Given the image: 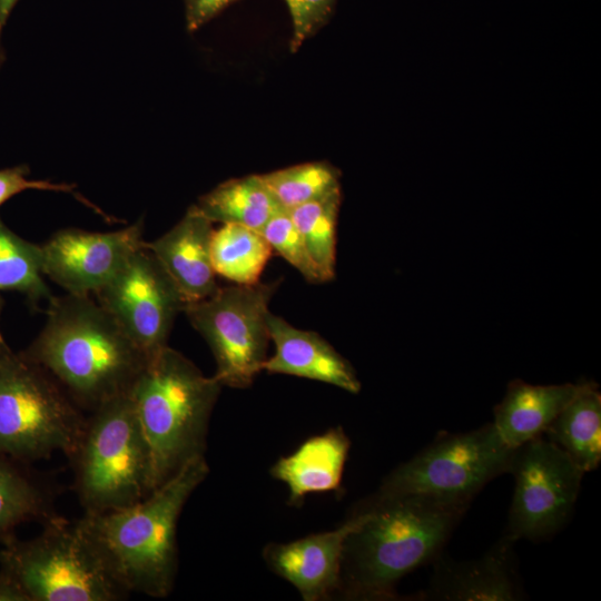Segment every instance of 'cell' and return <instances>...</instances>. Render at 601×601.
Here are the masks:
<instances>
[{
	"instance_id": "1",
	"label": "cell",
	"mask_w": 601,
	"mask_h": 601,
	"mask_svg": "<svg viewBox=\"0 0 601 601\" xmlns=\"http://www.w3.org/2000/svg\"><path fill=\"white\" fill-rule=\"evenodd\" d=\"M46 323L21 354L45 370L75 404L90 413L128 394L146 354L89 295L53 296Z\"/></svg>"
},
{
	"instance_id": "2",
	"label": "cell",
	"mask_w": 601,
	"mask_h": 601,
	"mask_svg": "<svg viewBox=\"0 0 601 601\" xmlns=\"http://www.w3.org/2000/svg\"><path fill=\"white\" fill-rule=\"evenodd\" d=\"M358 508L364 516L345 540L335 597L392 600L397 581L436 558L469 504L373 495Z\"/></svg>"
},
{
	"instance_id": "3",
	"label": "cell",
	"mask_w": 601,
	"mask_h": 601,
	"mask_svg": "<svg viewBox=\"0 0 601 601\" xmlns=\"http://www.w3.org/2000/svg\"><path fill=\"white\" fill-rule=\"evenodd\" d=\"M208 474L205 455L198 456L142 500L78 519L111 575L128 593L151 598L170 594L178 569V520Z\"/></svg>"
},
{
	"instance_id": "4",
	"label": "cell",
	"mask_w": 601,
	"mask_h": 601,
	"mask_svg": "<svg viewBox=\"0 0 601 601\" xmlns=\"http://www.w3.org/2000/svg\"><path fill=\"white\" fill-rule=\"evenodd\" d=\"M221 387L168 345L147 357L130 397L149 449L154 490L205 455Z\"/></svg>"
},
{
	"instance_id": "5",
	"label": "cell",
	"mask_w": 601,
	"mask_h": 601,
	"mask_svg": "<svg viewBox=\"0 0 601 601\" xmlns=\"http://www.w3.org/2000/svg\"><path fill=\"white\" fill-rule=\"evenodd\" d=\"M68 459L86 514L126 508L154 491L149 449L130 392L88 413Z\"/></svg>"
},
{
	"instance_id": "6",
	"label": "cell",
	"mask_w": 601,
	"mask_h": 601,
	"mask_svg": "<svg viewBox=\"0 0 601 601\" xmlns=\"http://www.w3.org/2000/svg\"><path fill=\"white\" fill-rule=\"evenodd\" d=\"M29 540L12 533L0 540V570L27 601H118L129 593L115 580L80 528L53 515Z\"/></svg>"
},
{
	"instance_id": "7",
	"label": "cell",
	"mask_w": 601,
	"mask_h": 601,
	"mask_svg": "<svg viewBox=\"0 0 601 601\" xmlns=\"http://www.w3.org/2000/svg\"><path fill=\"white\" fill-rule=\"evenodd\" d=\"M2 298L0 296V317ZM86 416L40 366L16 353L0 328V455L21 463L76 449Z\"/></svg>"
},
{
	"instance_id": "8",
	"label": "cell",
	"mask_w": 601,
	"mask_h": 601,
	"mask_svg": "<svg viewBox=\"0 0 601 601\" xmlns=\"http://www.w3.org/2000/svg\"><path fill=\"white\" fill-rule=\"evenodd\" d=\"M515 451L492 423L446 434L390 472L374 496L425 495L470 505L489 482L510 473Z\"/></svg>"
},
{
	"instance_id": "9",
	"label": "cell",
	"mask_w": 601,
	"mask_h": 601,
	"mask_svg": "<svg viewBox=\"0 0 601 601\" xmlns=\"http://www.w3.org/2000/svg\"><path fill=\"white\" fill-rule=\"evenodd\" d=\"M279 280L218 287L207 298L184 307L193 327L207 342L215 378L233 388L249 387L263 371L270 342L267 316Z\"/></svg>"
},
{
	"instance_id": "10",
	"label": "cell",
	"mask_w": 601,
	"mask_h": 601,
	"mask_svg": "<svg viewBox=\"0 0 601 601\" xmlns=\"http://www.w3.org/2000/svg\"><path fill=\"white\" fill-rule=\"evenodd\" d=\"M510 473L515 487L505 535L534 541L560 530L572 513L584 472L541 435L516 449Z\"/></svg>"
},
{
	"instance_id": "11",
	"label": "cell",
	"mask_w": 601,
	"mask_h": 601,
	"mask_svg": "<svg viewBox=\"0 0 601 601\" xmlns=\"http://www.w3.org/2000/svg\"><path fill=\"white\" fill-rule=\"evenodd\" d=\"M96 296L147 357L167 346L174 322L186 304L173 278L145 245Z\"/></svg>"
},
{
	"instance_id": "12",
	"label": "cell",
	"mask_w": 601,
	"mask_h": 601,
	"mask_svg": "<svg viewBox=\"0 0 601 601\" xmlns=\"http://www.w3.org/2000/svg\"><path fill=\"white\" fill-rule=\"evenodd\" d=\"M144 220L115 231L65 228L41 245L43 273L68 294H96L144 246Z\"/></svg>"
},
{
	"instance_id": "13",
	"label": "cell",
	"mask_w": 601,
	"mask_h": 601,
	"mask_svg": "<svg viewBox=\"0 0 601 601\" xmlns=\"http://www.w3.org/2000/svg\"><path fill=\"white\" fill-rule=\"evenodd\" d=\"M363 516L364 512L357 508L334 530L286 543L270 542L263 548L264 562L273 573L289 582L304 601L328 600L338 590L345 540Z\"/></svg>"
},
{
	"instance_id": "14",
	"label": "cell",
	"mask_w": 601,
	"mask_h": 601,
	"mask_svg": "<svg viewBox=\"0 0 601 601\" xmlns=\"http://www.w3.org/2000/svg\"><path fill=\"white\" fill-rule=\"evenodd\" d=\"M504 535L481 559L455 562L437 560L431 583L422 600L515 601L522 599L512 546Z\"/></svg>"
},
{
	"instance_id": "15",
	"label": "cell",
	"mask_w": 601,
	"mask_h": 601,
	"mask_svg": "<svg viewBox=\"0 0 601 601\" xmlns=\"http://www.w3.org/2000/svg\"><path fill=\"white\" fill-rule=\"evenodd\" d=\"M213 223L196 205L166 234L144 245L160 262L185 303L198 302L219 287L211 263Z\"/></svg>"
},
{
	"instance_id": "16",
	"label": "cell",
	"mask_w": 601,
	"mask_h": 601,
	"mask_svg": "<svg viewBox=\"0 0 601 601\" xmlns=\"http://www.w3.org/2000/svg\"><path fill=\"white\" fill-rule=\"evenodd\" d=\"M267 325L275 353L267 357L263 371L323 382L352 394L361 391L352 364L319 334L296 328L272 313Z\"/></svg>"
},
{
	"instance_id": "17",
	"label": "cell",
	"mask_w": 601,
	"mask_h": 601,
	"mask_svg": "<svg viewBox=\"0 0 601 601\" xmlns=\"http://www.w3.org/2000/svg\"><path fill=\"white\" fill-rule=\"evenodd\" d=\"M349 447L345 431L335 426L308 437L293 453L279 457L269 473L286 484L288 503L300 506L307 494L339 489Z\"/></svg>"
},
{
	"instance_id": "18",
	"label": "cell",
	"mask_w": 601,
	"mask_h": 601,
	"mask_svg": "<svg viewBox=\"0 0 601 601\" xmlns=\"http://www.w3.org/2000/svg\"><path fill=\"white\" fill-rule=\"evenodd\" d=\"M578 384L531 385L514 380L495 407L493 425L505 445L518 449L543 435L548 426L572 400Z\"/></svg>"
},
{
	"instance_id": "19",
	"label": "cell",
	"mask_w": 601,
	"mask_h": 601,
	"mask_svg": "<svg viewBox=\"0 0 601 601\" xmlns=\"http://www.w3.org/2000/svg\"><path fill=\"white\" fill-rule=\"evenodd\" d=\"M585 473L601 461V394L594 382L579 383L572 400L543 433Z\"/></svg>"
},
{
	"instance_id": "20",
	"label": "cell",
	"mask_w": 601,
	"mask_h": 601,
	"mask_svg": "<svg viewBox=\"0 0 601 601\" xmlns=\"http://www.w3.org/2000/svg\"><path fill=\"white\" fill-rule=\"evenodd\" d=\"M195 205L211 223L237 224L258 231L284 209L262 175L224 181Z\"/></svg>"
},
{
	"instance_id": "21",
	"label": "cell",
	"mask_w": 601,
	"mask_h": 601,
	"mask_svg": "<svg viewBox=\"0 0 601 601\" xmlns=\"http://www.w3.org/2000/svg\"><path fill=\"white\" fill-rule=\"evenodd\" d=\"M51 490L21 462L0 455V538L24 522L56 515Z\"/></svg>"
},
{
	"instance_id": "22",
	"label": "cell",
	"mask_w": 601,
	"mask_h": 601,
	"mask_svg": "<svg viewBox=\"0 0 601 601\" xmlns=\"http://www.w3.org/2000/svg\"><path fill=\"white\" fill-rule=\"evenodd\" d=\"M272 250L260 231L242 225L223 224L211 235L210 255L216 275L237 285L258 283Z\"/></svg>"
},
{
	"instance_id": "23",
	"label": "cell",
	"mask_w": 601,
	"mask_h": 601,
	"mask_svg": "<svg viewBox=\"0 0 601 601\" xmlns=\"http://www.w3.org/2000/svg\"><path fill=\"white\" fill-rule=\"evenodd\" d=\"M45 276L41 245L18 236L0 218V293L18 292L38 309L53 298Z\"/></svg>"
},
{
	"instance_id": "24",
	"label": "cell",
	"mask_w": 601,
	"mask_h": 601,
	"mask_svg": "<svg viewBox=\"0 0 601 601\" xmlns=\"http://www.w3.org/2000/svg\"><path fill=\"white\" fill-rule=\"evenodd\" d=\"M339 203L341 190L287 210L325 282L335 276Z\"/></svg>"
},
{
	"instance_id": "25",
	"label": "cell",
	"mask_w": 601,
	"mask_h": 601,
	"mask_svg": "<svg viewBox=\"0 0 601 601\" xmlns=\"http://www.w3.org/2000/svg\"><path fill=\"white\" fill-rule=\"evenodd\" d=\"M262 178L286 210L339 190L337 169L322 161L290 166Z\"/></svg>"
},
{
	"instance_id": "26",
	"label": "cell",
	"mask_w": 601,
	"mask_h": 601,
	"mask_svg": "<svg viewBox=\"0 0 601 601\" xmlns=\"http://www.w3.org/2000/svg\"><path fill=\"white\" fill-rule=\"evenodd\" d=\"M264 235L272 249L295 267L309 283H324L323 275L312 259L304 239L292 220L288 211L276 213L263 227Z\"/></svg>"
},
{
	"instance_id": "27",
	"label": "cell",
	"mask_w": 601,
	"mask_h": 601,
	"mask_svg": "<svg viewBox=\"0 0 601 601\" xmlns=\"http://www.w3.org/2000/svg\"><path fill=\"white\" fill-rule=\"evenodd\" d=\"M285 1L293 23L290 49L295 51L326 22L335 0Z\"/></svg>"
},
{
	"instance_id": "28",
	"label": "cell",
	"mask_w": 601,
	"mask_h": 601,
	"mask_svg": "<svg viewBox=\"0 0 601 601\" xmlns=\"http://www.w3.org/2000/svg\"><path fill=\"white\" fill-rule=\"evenodd\" d=\"M29 174L30 169L26 165L0 169V206L28 189L73 193L75 185L29 179Z\"/></svg>"
},
{
	"instance_id": "29",
	"label": "cell",
	"mask_w": 601,
	"mask_h": 601,
	"mask_svg": "<svg viewBox=\"0 0 601 601\" xmlns=\"http://www.w3.org/2000/svg\"><path fill=\"white\" fill-rule=\"evenodd\" d=\"M187 30L196 31L236 0H184Z\"/></svg>"
},
{
	"instance_id": "30",
	"label": "cell",
	"mask_w": 601,
	"mask_h": 601,
	"mask_svg": "<svg viewBox=\"0 0 601 601\" xmlns=\"http://www.w3.org/2000/svg\"><path fill=\"white\" fill-rule=\"evenodd\" d=\"M0 601H27L18 584L0 570Z\"/></svg>"
},
{
	"instance_id": "31",
	"label": "cell",
	"mask_w": 601,
	"mask_h": 601,
	"mask_svg": "<svg viewBox=\"0 0 601 601\" xmlns=\"http://www.w3.org/2000/svg\"><path fill=\"white\" fill-rule=\"evenodd\" d=\"M18 0H0V35Z\"/></svg>"
},
{
	"instance_id": "32",
	"label": "cell",
	"mask_w": 601,
	"mask_h": 601,
	"mask_svg": "<svg viewBox=\"0 0 601 601\" xmlns=\"http://www.w3.org/2000/svg\"><path fill=\"white\" fill-rule=\"evenodd\" d=\"M3 60H4V52H3V48H2L1 42H0V66L3 62Z\"/></svg>"
}]
</instances>
